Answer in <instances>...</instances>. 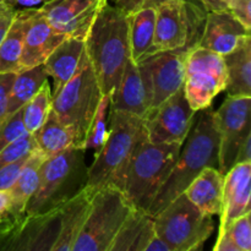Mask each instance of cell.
Returning <instances> with one entry per match:
<instances>
[{
  "mask_svg": "<svg viewBox=\"0 0 251 251\" xmlns=\"http://www.w3.org/2000/svg\"><path fill=\"white\" fill-rule=\"evenodd\" d=\"M100 97L102 91L88 58L65 85L51 93V109L73 132L77 149L85 140Z\"/></svg>",
  "mask_w": 251,
  "mask_h": 251,
  "instance_id": "cell-6",
  "label": "cell"
},
{
  "mask_svg": "<svg viewBox=\"0 0 251 251\" xmlns=\"http://www.w3.org/2000/svg\"><path fill=\"white\" fill-rule=\"evenodd\" d=\"M222 56L227 76L225 91L228 96H251V38Z\"/></svg>",
  "mask_w": 251,
  "mask_h": 251,
  "instance_id": "cell-26",
  "label": "cell"
},
{
  "mask_svg": "<svg viewBox=\"0 0 251 251\" xmlns=\"http://www.w3.org/2000/svg\"><path fill=\"white\" fill-rule=\"evenodd\" d=\"M228 11L248 29L251 26V0H227Z\"/></svg>",
  "mask_w": 251,
  "mask_h": 251,
  "instance_id": "cell-36",
  "label": "cell"
},
{
  "mask_svg": "<svg viewBox=\"0 0 251 251\" xmlns=\"http://www.w3.org/2000/svg\"><path fill=\"white\" fill-rule=\"evenodd\" d=\"M189 50L190 48L185 47L157 51L141 59L149 68L151 76L152 103L150 109L159 105L183 87L185 80V59Z\"/></svg>",
  "mask_w": 251,
  "mask_h": 251,
  "instance_id": "cell-16",
  "label": "cell"
},
{
  "mask_svg": "<svg viewBox=\"0 0 251 251\" xmlns=\"http://www.w3.org/2000/svg\"><path fill=\"white\" fill-rule=\"evenodd\" d=\"M10 207H11V199L9 191L0 190V222L9 216Z\"/></svg>",
  "mask_w": 251,
  "mask_h": 251,
  "instance_id": "cell-41",
  "label": "cell"
},
{
  "mask_svg": "<svg viewBox=\"0 0 251 251\" xmlns=\"http://www.w3.org/2000/svg\"><path fill=\"white\" fill-rule=\"evenodd\" d=\"M27 158L28 157H25V158L19 159V161H15L12 163L0 167V190L9 191L11 189L16 179L19 178L20 172H21Z\"/></svg>",
  "mask_w": 251,
  "mask_h": 251,
  "instance_id": "cell-35",
  "label": "cell"
},
{
  "mask_svg": "<svg viewBox=\"0 0 251 251\" xmlns=\"http://www.w3.org/2000/svg\"><path fill=\"white\" fill-rule=\"evenodd\" d=\"M32 135L36 141L37 149L47 157H51L68 147L74 146L73 132L59 120L53 109L49 112L43 124Z\"/></svg>",
  "mask_w": 251,
  "mask_h": 251,
  "instance_id": "cell-29",
  "label": "cell"
},
{
  "mask_svg": "<svg viewBox=\"0 0 251 251\" xmlns=\"http://www.w3.org/2000/svg\"><path fill=\"white\" fill-rule=\"evenodd\" d=\"M131 206L115 186L96 190L73 251H109Z\"/></svg>",
  "mask_w": 251,
  "mask_h": 251,
  "instance_id": "cell-8",
  "label": "cell"
},
{
  "mask_svg": "<svg viewBox=\"0 0 251 251\" xmlns=\"http://www.w3.org/2000/svg\"><path fill=\"white\" fill-rule=\"evenodd\" d=\"M227 237L232 242L237 251H250L251 250V222L250 213L240 216L237 220L230 222L225 232L218 238Z\"/></svg>",
  "mask_w": 251,
  "mask_h": 251,
  "instance_id": "cell-32",
  "label": "cell"
},
{
  "mask_svg": "<svg viewBox=\"0 0 251 251\" xmlns=\"http://www.w3.org/2000/svg\"><path fill=\"white\" fill-rule=\"evenodd\" d=\"M196 113L186 100L183 86L145 115L146 139L152 144L183 145L195 122Z\"/></svg>",
  "mask_w": 251,
  "mask_h": 251,
  "instance_id": "cell-12",
  "label": "cell"
},
{
  "mask_svg": "<svg viewBox=\"0 0 251 251\" xmlns=\"http://www.w3.org/2000/svg\"><path fill=\"white\" fill-rule=\"evenodd\" d=\"M86 59L85 38L66 37L54 48L43 63L48 76L53 78L54 92L80 70Z\"/></svg>",
  "mask_w": 251,
  "mask_h": 251,
  "instance_id": "cell-21",
  "label": "cell"
},
{
  "mask_svg": "<svg viewBox=\"0 0 251 251\" xmlns=\"http://www.w3.org/2000/svg\"><path fill=\"white\" fill-rule=\"evenodd\" d=\"M181 145L139 141L125 171L120 191L131 207L149 213L157 193L171 174Z\"/></svg>",
  "mask_w": 251,
  "mask_h": 251,
  "instance_id": "cell-3",
  "label": "cell"
},
{
  "mask_svg": "<svg viewBox=\"0 0 251 251\" xmlns=\"http://www.w3.org/2000/svg\"><path fill=\"white\" fill-rule=\"evenodd\" d=\"M86 53L102 95L112 96L131 58L127 14L107 2L86 37Z\"/></svg>",
  "mask_w": 251,
  "mask_h": 251,
  "instance_id": "cell-2",
  "label": "cell"
},
{
  "mask_svg": "<svg viewBox=\"0 0 251 251\" xmlns=\"http://www.w3.org/2000/svg\"><path fill=\"white\" fill-rule=\"evenodd\" d=\"M95 193L96 190L85 186L80 193L64 203L59 216L58 237L54 243L53 251H73L76 239L85 225Z\"/></svg>",
  "mask_w": 251,
  "mask_h": 251,
  "instance_id": "cell-22",
  "label": "cell"
},
{
  "mask_svg": "<svg viewBox=\"0 0 251 251\" xmlns=\"http://www.w3.org/2000/svg\"><path fill=\"white\" fill-rule=\"evenodd\" d=\"M15 12H16V7L10 5L5 0H0V42L9 29L14 20Z\"/></svg>",
  "mask_w": 251,
  "mask_h": 251,
  "instance_id": "cell-39",
  "label": "cell"
},
{
  "mask_svg": "<svg viewBox=\"0 0 251 251\" xmlns=\"http://www.w3.org/2000/svg\"><path fill=\"white\" fill-rule=\"evenodd\" d=\"M37 149L33 135L27 132L24 136L12 141L0 151V167L28 157Z\"/></svg>",
  "mask_w": 251,
  "mask_h": 251,
  "instance_id": "cell-33",
  "label": "cell"
},
{
  "mask_svg": "<svg viewBox=\"0 0 251 251\" xmlns=\"http://www.w3.org/2000/svg\"><path fill=\"white\" fill-rule=\"evenodd\" d=\"M47 158L48 157L46 154L36 149L26 159L21 172H20L19 178L16 179L15 184L9 190L11 207H10L7 217H15V216L25 213L27 202L38 188L41 169Z\"/></svg>",
  "mask_w": 251,
  "mask_h": 251,
  "instance_id": "cell-25",
  "label": "cell"
},
{
  "mask_svg": "<svg viewBox=\"0 0 251 251\" xmlns=\"http://www.w3.org/2000/svg\"><path fill=\"white\" fill-rule=\"evenodd\" d=\"M109 108L110 96L102 95L85 140L80 146L81 150L87 151V150L93 149L97 151L107 141L108 135H109Z\"/></svg>",
  "mask_w": 251,
  "mask_h": 251,
  "instance_id": "cell-30",
  "label": "cell"
},
{
  "mask_svg": "<svg viewBox=\"0 0 251 251\" xmlns=\"http://www.w3.org/2000/svg\"><path fill=\"white\" fill-rule=\"evenodd\" d=\"M108 0H46L39 10L65 37L85 38Z\"/></svg>",
  "mask_w": 251,
  "mask_h": 251,
  "instance_id": "cell-14",
  "label": "cell"
},
{
  "mask_svg": "<svg viewBox=\"0 0 251 251\" xmlns=\"http://www.w3.org/2000/svg\"><path fill=\"white\" fill-rule=\"evenodd\" d=\"M223 176L218 168L206 167L185 189L186 198L202 213L220 216L222 210Z\"/></svg>",
  "mask_w": 251,
  "mask_h": 251,
  "instance_id": "cell-23",
  "label": "cell"
},
{
  "mask_svg": "<svg viewBox=\"0 0 251 251\" xmlns=\"http://www.w3.org/2000/svg\"><path fill=\"white\" fill-rule=\"evenodd\" d=\"M156 7H144L127 14L130 56L139 61L149 55L154 36Z\"/></svg>",
  "mask_w": 251,
  "mask_h": 251,
  "instance_id": "cell-27",
  "label": "cell"
},
{
  "mask_svg": "<svg viewBox=\"0 0 251 251\" xmlns=\"http://www.w3.org/2000/svg\"><path fill=\"white\" fill-rule=\"evenodd\" d=\"M153 225L171 251L200 249L215 228L212 216L201 212L184 193L153 216Z\"/></svg>",
  "mask_w": 251,
  "mask_h": 251,
  "instance_id": "cell-7",
  "label": "cell"
},
{
  "mask_svg": "<svg viewBox=\"0 0 251 251\" xmlns=\"http://www.w3.org/2000/svg\"><path fill=\"white\" fill-rule=\"evenodd\" d=\"M48 78L49 76L43 64L19 71L10 88L7 114L21 109L38 92L39 88L48 81Z\"/></svg>",
  "mask_w": 251,
  "mask_h": 251,
  "instance_id": "cell-28",
  "label": "cell"
},
{
  "mask_svg": "<svg viewBox=\"0 0 251 251\" xmlns=\"http://www.w3.org/2000/svg\"><path fill=\"white\" fill-rule=\"evenodd\" d=\"M248 38H250V29L228 10L208 11L198 46L225 55L237 49Z\"/></svg>",
  "mask_w": 251,
  "mask_h": 251,
  "instance_id": "cell-17",
  "label": "cell"
},
{
  "mask_svg": "<svg viewBox=\"0 0 251 251\" xmlns=\"http://www.w3.org/2000/svg\"><path fill=\"white\" fill-rule=\"evenodd\" d=\"M164 1L168 0H108V2L124 11L125 14H131L144 7H157Z\"/></svg>",
  "mask_w": 251,
  "mask_h": 251,
  "instance_id": "cell-37",
  "label": "cell"
},
{
  "mask_svg": "<svg viewBox=\"0 0 251 251\" xmlns=\"http://www.w3.org/2000/svg\"><path fill=\"white\" fill-rule=\"evenodd\" d=\"M152 103L149 68L142 60H127L117 88L110 96L109 110L129 113L144 119Z\"/></svg>",
  "mask_w": 251,
  "mask_h": 251,
  "instance_id": "cell-15",
  "label": "cell"
},
{
  "mask_svg": "<svg viewBox=\"0 0 251 251\" xmlns=\"http://www.w3.org/2000/svg\"><path fill=\"white\" fill-rule=\"evenodd\" d=\"M237 163H251V134L248 135L238 150L234 164Z\"/></svg>",
  "mask_w": 251,
  "mask_h": 251,
  "instance_id": "cell-40",
  "label": "cell"
},
{
  "mask_svg": "<svg viewBox=\"0 0 251 251\" xmlns=\"http://www.w3.org/2000/svg\"><path fill=\"white\" fill-rule=\"evenodd\" d=\"M61 207L5 218L0 222V251H53Z\"/></svg>",
  "mask_w": 251,
  "mask_h": 251,
  "instance_id": "cell-11",
  "label": "cell"
},
{
  "mask_svg": "<svg viewBox=\"0 0 251 251\" xmlns=\"http://www.w3.org/2000/svg\"><path fill=\"white\" fill-rule=\"evenodd\" d=\"M16 73L0 74V122L7 114V100H9L10 88H11Z\"/></svg>",
  "mask_w": 251,
  "mask_h": 251,
  "instance_id": "cell-38",
  "label": "cell"
},
{
  "mask_svg": "<svg viewBox=\"0 0 251 251\" xmlns=\"http://www.w3.org/2000/svg\"><path fill=\"white\" fill-rule=\"evenodd\" d=\"M250 96H227L215 110L218 130V171L225 176L234 166L237 152L250 130Z\"/></svg>",
  "mask_w": 251,
  "mask_h": 251,
  "instance_id": "cell-13",
  "label": "cell"
},
{
  "mask_svg": "<svg viewBox=\"0 0 251 251\" xmlns=\"http://www.w3.org/2000/svg\"><path fill=\"white\" fill-rule=\"evenodd\" d=\"M33 6L16 9L14 20L4 38L0 42V74L19 73L21 71L20 59H21L24 39L27 27L31 22Z\"/></svg>",
  "mask_w": 251,
  "mask_h": 251,
  "instance_id": "cell-24",
  "label": "cell"
},
{
  "mask_svg": "<svg viewBox=\"0 0 251 251\" xmlns=\"http://www.w3.org/2000/svg\"><path fill=\"white\" fill-rule=\"evenodd\" d=\"M6 2H9L10 5H12L14 7L16 6H25V7H32L36 6V5L42 4L46 0H5Z\"/></svg>",
  "mask_w": 251,
  "mask_h": 251,
  "instance_id": "cell-42",
  "label": "cell"
},
{
  "mask_svg": "<svg viewBox=\"0 0 251 251\" xmlns=\"http://www.w3.org/2000/svg\"><path fill=\"white\" fill-rule=\"evenodd\" d=\"M146 136L144 119L129 113L109 110V135L87 167L86 186L98 190L115 186L120 190L135 147Z\"/></svg>",
  "mask_w": 251,
  "mask_h": 251,
  "instance_id": "cell-4",
  "label": "cell"
},
{
  "mask_svg": "<svg viewBox=\"0 0 251 251\" xmlns=\"http://www.w3.org/2000/svg\"><path fill=\"white\" fill-rule=\"evenodd\" d=\"M199 112L201 113L195 117L171 174L150 206L149 213L151 216L157 215L172 200L183 194L203 168H218L220 139L215 109L210 105Z\"/></svg>",
  "mask_w": 251,
  "mask_h": 251,
  "instance_id": "cell-1",
  "label": "cell"
},
{
  "mask_svg": "<svg viewBox=\"0 0 251 251\" xmlns=\"http://www.w3.org/2000/svg\"><path fill=\"white\" fill-rule=\"evenodd\" d=\"M205 16V9L190 0H168L159 4L156 7L154 36L149 55L198 46Z\"/></svg>",
  "mask_w": 251,
  "mask_h": 251,
  "instance_id": "cell-9",
  "label": "cell"
},
{
  "mask_svg": "<svg viewBox=\"0 0 251 251\" xmlns=\"http://www.w3.org/2000/svg\"><path fill=\"white\" fill-rule=\"evenodd\" d=\"M250 194L251 163L234 164L223 178L222 210L218 235L225 232L230 222L251 212Z\"/></svg>",
  "mask_w": 251,
  "mask_h": 251,
  "instance_id": "cell-19",
  "label": "cell"
},
{
  "mask_svg": "<svg viewBox=\"0 0 251 251\" xmlns=\"http://www.w3.org/2000/svg\"><path fill=\"white\" fill-rule=\"evenodd\" d=\"M65 38V36L58 33L50 26L39 7H33L31 22L25 34L24 48L20 59L21 70L43 64L54 48Z\"/></svg>",
  "mask_w": 251,
  "mask_h": 251,
  "instance_id": "cell-20",
  "label": "cell"
},
{
  "mask_svg": "<svg viewBox=\"0 0 251 251\" xmlns=\"http://www.w3.org/2000/svg\"><path fill=\"white\" fill-rule=\"evenodd\" d=\"M109 251H171L157 235L153 216L132 207L115 235Z\"/></svg>",
  "mask_w": 251,
  "mask_h": 251,
  "instance_id": "cell-18",
  "label": "cell"
},
{
  "mask_svg": "<svg viewBox=\"0 0 251 251\" xmlns=\"http://www.w3.org/2000/svg\"><path fill=\"white\" fill-rule=\"evenodd\" d=\"M226 66L223 56L202 47H194L185 59L184 92L194 110L212 105L213 100L226 87Z\"/></svg>",
  "mask_w": 251,
  "mask_h": 251,
  "instance_id": "cell-10",
  "label": "cell"
},
{
  "mask_svg": "<svg viewBox=\"0 0 251 251\" xmlns=\"http://www.w3.org/2000/svg\"><path fill=\"white\" fill-rule=\"evenodd\" d=\"M26 134L27 130L22 120V108L6 114V117L0 122V151Z\"/></svg>",
  "mask_w": 251,
  "mask_h": 251,
  "instance_id": "cell-34",
  "label": "cell"
},
{
  "mask_svg": "<svg viewBox=\"0 0 251 251\" xmlns=\"http://www.w3.org/2000/svg\"><path fill=\"white\" fill-rule=\"evenodd\" d=\"M85 152L70 146L44 161L38 188L27 202L25 213L36 215L63 206L85 188L87 183Z\"/></svg>",
  "mask_w": 251,
  "mask_h": 251,
  "instance_id": "cell-5",
  "label": "cell"
},
{
  "mask_svg": "<svg viewBox=\"0 0 251 251\" xmlns=\"http://www.w3.org/2000/svg\"><path fill=\"white\" fill-rule=\"evenodd\" d=\"M51 110V91L48 81L22 107V120L27 132L33 134L44 123Z\"/></svg>",
  "mask_w": 251,
  "mask_h": 251,
  "instance_id": "cell-31",
  "label": "cell"
}]
</instances>
